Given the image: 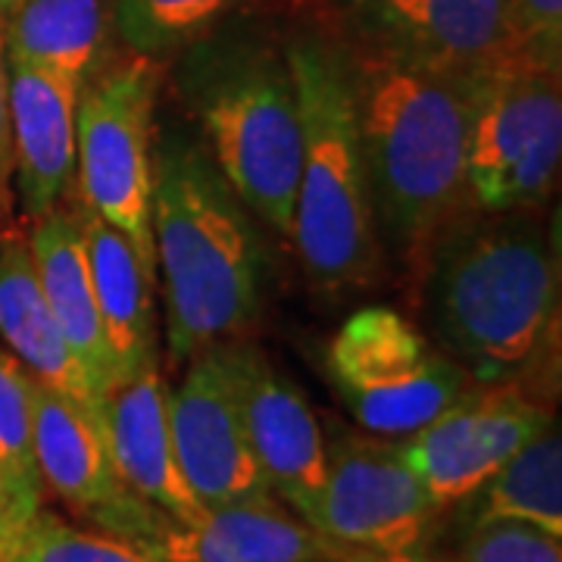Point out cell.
Returning a JSON list of instances; mask_svg holds the SVG:
<instances>
[{
    "label": "cell",
    "mask_w": 562,
    "mask_h": 562,
    "mask_svg": "<svg viewBox=\"0 0 562 562\" xmlns=\"http://www.w3.org/2000/svg\"><path fill=\"white\" fill-rule=\"evenodd\" d=\"M419 328L479 384L541 360L560 322V250L538 210H462L416 269Z\"/></svg>",
    "instance_id": "6da1fadb"
},
{
    "label": "cell",
    "mask_w": 562,
    "mask_h": 562,
    "mask_svg": "<svg viewBox=\"0 0 562 562\" xmlns=\"http://www.w3.org/2000/svg\"><path fill=\"white\" fill-rule=\"evenodd\" d=\"M150 225L172 357L244 338L269 301V241L201 132L184 122L166 125L154 147Z\"/></svg>",
    "instance_id": "7a4b0ae2"
},
{
    "label": "cell",
    "mask_w": 562,
    "mask_h": 562,
    "mask_svg": "<svg viewBox=\"0 0 562 562\" xmlns=\"http://www.w3.org/2000/svg\"><path fill=\"white\" fill-rule=\"evenodd\" d=\"M350 54L369 206L384 266L416 276L465 210V147L482 72H435Z\"/></svg>",
    "instance_id": "3957f363"
},
{
    "label": "cell",
    "mask_w": 562,
    "mask_h": 562,
    "mask_svg": "<svg viewBox=\"0 0 562 562\" xmlns=\"http://www.w3.org/2000/svg\"><path fill=\"white\" fill-rule=\"evenodd\" d=\"M301 103V172L291 247L325 297L369 288L384 269L362 166L350 54L335 35L284 41Z\"/></svg>",
    "instance_id": "277c9868"
},
{
    "label": "cell",
    "mask_w": 562,
    "mask_h": 562,
    "mask_svg": "<svg viewBox=\"0 0 562 562\" xmlns=\"http://www.w3.org/2000/svg\"><path fill=\"white\" fill-rule=\"evenodd\" d=\"M181 103L254 216L291 241L301 172V103L284 44L213 29L179 54Z\"/></svg>",
    "instance_id": "5b68a950"
},
{
    "label": "cell",
    "mask_w": 562,
    "mask_h": 562,
    "mask_svg": "<svg viewBox=\"0 0 562 562\" xmlns=\"http://www.w3.org/2000/svg\"><path fill=\"white\" fill-rule=\"evenodd\" d=\"M562 69L509 54L479 81L465 147V206L541 210L562 162Z\"/></svg>",
    "instance_id": "8992f818"
},
{
    "label": "cell",
    "mask_w": 562,
    "mask_h": 562,
    "mask_svg": "<svg viewBox=\"0 0 562 562\" xmlns=\"http://www.w3.org/2000/svg\"><path fill=\"white\" fill-rule=\"evenodd\" d=\"M325 369L362 431L391 441L413 438L479 384L416 322L387 306L344 322L328 341Z\"/></svg>",
    "instance_id": "52a82bcc"
},
{
    "label": "cell",
    "mask_w": 562,
    "mask_h": 562,
    "mask_svg": "<svg viewBox=\"0 0 562 562\" xmlns=\"http://www.w3.org/2000/svg\"><path fill=\"white\" fill-rule=\"evenodd\" d=\"M157 88V63L132 54L85 81L76 103L79 201L116 225L154 269L150 169Z\"/></svg>",
    "instance_id": "ba28073f"
},
{
    "label": "cell",
    "mask_w": 562,
    "mask_h": 562,
    "mask_svg": "<svg viewBox=\"0 0 562 562\" xmlns=\"http://www.w3.org/2000/svg\"><path fill=\"white\" fill-rule=\"evenodd\" d=\"M447 519V506L428 494L401 441L357 431L325 438V484L310 525L331 541L397 553L431 547Z\"/></svg>",
    "instance_id": "9c48e42d"
},
{
    "label": "cell",
    "mask_w": 562,
    "mask_h": 562,
    "mask_svg": "<svg viewBox=\"0 0 562 562\" xmlns=\"http://www.w3.org/2000/svg\"><path fill=\"white\" fill-rule=\"evenodd\" d=\"M347 50L435 72H482L513 54L506 0H328Z\"/></svg>",
    "instance_id": "30bf717a"
},
{
    "label": "cell",
    "mask_w": 562,
    "mask_h": 562,
    "mask_svg": "<svg viewBox=\"0 0 562 562\" xmlns=\"http://www.w3.org/2000/svg\"><path fill=\"white\" fill-rule=\"evenodd\" d=\"M550 422L547 401L519 382L475 384L401 447L428 494L453 509Z\"/></svg>",
    "instance_id": "8fae6325"
},
{
    "label": "cell",
    "mask_w": 562,
    "mask_h": 562,
    "mask_svg": "<svg viewBox=\"0 0 562 562\" xmlns=\"http://www.w3.org/2000/svg\"><path fill=\"white\" fill-rule=\"evenodd\" d=\"M179 387L166 394L181 479L203 509L272 501L260 462L244 435L241 413L220 344L188 357Z\"/></svg>",
    "instance_id": "7c38bea8"
},
{
    "label": "cell",
    "mask_w": 562,
    "mask_h": 562,
    "mask_svg": "<svg viewBox=\"0 0 562 562\" xmlns=\"http://www.w3.org/2000/svg\"><path fill=\"white\" fill-rule=\"evenodd\" d=\"M220 347L262 479L276 497L310 522L325 484V431L313 406L247 335Z\"/></svg>",
    "instance_id": "4fadbf2b"
},
{
    "label": "cell",
    "mask_w": 562,
    "mask_h": 562,
    "mask_svg": "<svg viewBox=\"0 0 562 562\" xmlns=\"http://www.w3.org/2000/svg\"><path fill=\"white\" fill-rule=\"evenodd\" d=\"M132 547L160 562H357L366 553L331 541L276 497L216 506L191 525L157 509Z\"/></svg>",
    "instance_id": "5bb4252c"
},
{
    "label": "cell",
    "mask_w": 562,
    "mask_h": 562,
    "mask_svg": "<svg viewBox=\"0 0 562 562\" xmlns=\"http://www.w3.org/2000/svg\"><path fill=\"white\" fill-rule=\"evenodd\" d=\"M166 394L169 387L162 379L160 357H154L135 375L120 379L103 391V435L120 482L176 522L191 525L206 509L194 501L191 487L181 479Z\"/></svg>",
    "instance_id": "9a60e30c"
},
{
    "label": "cell",
    "mask_w": 562,
    "mask_h": 562,
    "mask_svg": "<svg viewBox=\"0 0 562 562\" xmlns=\"http://www.w3.org/2000/svg\"><path fill=\"white\" fill-rule=\"evenodd\" d=\"M79 91L50 69L10 63L13 198L29 222L60 206L72 191Z\"/></svg>",
    "instance_id": "2e32d148"
},
{
    "label": "cell",
    "mask_w": 562,
    "mask_h": 562,
    "mask_svg": "<svg viewBox=\"0 0 562 562\" xmlns=\"http://www.w3.org/2000/svg\"><path fill=\"white\" fill-rule=\"evenodd\" d=\"M35 462L44 487L101 528L132 491L120 482L101 409L35 379Z\"/></svg>",
    "instance_id": "e0dca14e"
},
{
    "label": "cell",
    "mask_w": 562,
    "mask_h": 562,
    "mask_svg": "<svg viewBox=\"0 0 562 562\" xmlns=\"http://www.w3.org/2000/svg\"><path fill=\"white\" fill-rule=\"evenodd\" d=\"M76 210H79L94 303H98L106 350L113 360V375H116L113 382H120L157 357V319H154L157 269L140 257L135 244L116 225H110L81 201Z\"/></svg>",
    "instance_id": "ac0fdd59"
},
{
    "label": "cell",
    "mask_w": 562,
    "mask_h": 562,
    "mask_svg": "<svg viewBox=\"0 0 562 562\" xmlns=\"http://www.w3.org/2000/svg\"><path fill=\"white\" fill-rule=\"evenodd\" d=\"M29 247L38 272V284L44 301L50 306L54 319L60 325L63 338L72 347L76 360L81 362L88 382L94 387L98 401L103 391L113 384V360L103 338L88 257H85V238L76 206H54L29 225Z\"/></svg>",
    "instance_id": "d6986e66"
},
{
    "label": "cell",
    "mask_w": 562,
    "mask_h": 562,
    "mask_svg": "<svg viewBox=\"0 0 562 562\" xmlns=\"http://www.w3.org/2000/svg\"><path fill=\"white\" fill-rule=\"evenodd\" d=\"M0 338L38 382L101 409L81 362L44 301L29 232L16 225H7L0 235Z\"/></svg>",
    "instance_id": "ffe728a7"
},
{
    "label": "cell",
    "mask_w": 562,
    "mask_h": 562,
    "mask_svg": "<svg viewBox=\"0 0 562 562\" xmlns=\"http://www.w3.org/2000/svg\"><path fill=\"white\" fill-rule=\"evenodd\" d=\"M113 35L110 0H20L3 22L7 63L50 69L79 88L113 63Z\"/></svg>",
    "instance_id": "44dd1931"
},
{
    "label": "cell",
    "mask_w": 562,
    "mask_h": 562,
    "mask_svg": "<svg viewBox=\"0 0 562 562\" xmlns=\"http://www.w3.org/2000/svg\"><path fill=\"white\" fill-rule=\"evenodd\" d=\"M460 528L484 519H522L562 538V435L557 419L516 450L487 482L457 503Z\"/></svg>",
    "instance_id": "7402d4cb"
},
{
    "label": "cell",
    "mask_w": 562,
    "mask_h": 562,
    "mask_svg": "<svg viewBox=\"0 0 562 562\" xmlns=\"http://www.w3.org/2000/svg\"><path fill=\"white\" fill-rule=\"evenodd\" d=\"M247 0H110L113 29L138 57L160 63L225 25Z\"/></svg>",
    "instance_id": "603a6c76"
},
{
    "label": "cell",
    "mask_w": 562,
    "mask_h": 562,
    "mask_svg": "<svg viewBox=\"0 0 562 562\" xmlns=\"http://www.w3.org/2000/svg\"><path fill=\"white\" fill-rule=\"evenodd\" d=\"M35 375L0 347V469L25 494L44 497L35 462Z\"/></svg>",
    "instance_id": "cb8c5ba5"
},
{
    "label": "cell",
    "mask_w": 562,
    "mask_h": 562,
    "mask_svg": "<svg viewBox=\"0 0 562 562\" xmlns=\"http://www.w3.org/2000/svg\"><path fill=\"white\" fill-rule=\"evenodd\" d=\"M13 562H160L106 531H81L57 513L38 509Z\"/></svg>",
    "instance_id": "d4e9b609"
},
{
    "label": "cell",
    "mask_w": 562,
    "mask_h": 562,
    "mask_svg": "<svg viewBox=\"0 0 562 562\" xmlns=\"http://www.w3.org/2000/svg\"><path fill=\"white\" fill-rule=\"evenodd\" d=\"M562 538L522 519H484L460 528L453 562H562Z\"/></svg>",
    "instance_id": "484cf974"
},
{
    "label": "cell",
    "mask_w": 562,
    "mask_h": 562,
    "mask_svg": "<svg viewBox=\"0 0 562 562\" xmlns=\"http://www.w3.org/2000/svg\"><path fill=\"white\" fill-rule=\"evenodd\" d=\"M513 54L562 69V0H506Z\"/></svg>",
    "instance_id": "4316f807"
},
{
    "label": "cell",
    "mask_w": 562,
    "mask_h": 562,
    "mask_svg": "<svg viewBox=\"0 0 562 562\" xmlns=\"http://www.w3.org/2000/svg\"><path fill=\"white\" fill-rule=\"evenodd\" d=\"M41 501L44 497L25 494L20 484L0 469V562H13V557L20 553L29 525L38 516Z\"/></svg>",
    "instance_id": "83f0119b"
},
{
    "label": "cell",
    "mask_w": 562,
    "mask_h": 562,
    "mask_svg": "<svg viewBox=\"0 0 562 562\" xmlns=\"http://www.w3.org/2000/svg\"><path fill=\"white\" fill-rule=\"evenodd\" d=\"M13 125H10V63L0 22V222L13 225Z\"/></svg>",
    "instance_id": "f1b7e54d"
},
{
    "label": "cell",
    "mask_w": 562,
    "mask_h": 562,
    "mask_svg": "<svg viewBox=\"0 0 562 562\" xmlns=\"http://www.w3.org/2000/svg\"><path fill=\"white\" fill-rule=\"evenodd\" d=\"M362 562H453L450 557H441L431 547H416V550H397V553H366Z\"/></svg>",
    "instance_id": "f546056e"
},
{
    "label": "cell",
    "mask_w": 562,
    "mask_h": 562,
    "mask_svg": "<svg viewBox=\"0 0 562 562\" xmlns=\"http://www.w3.org/2000/svg\"><path fill=\"white\" fill-rule=\"evenodd\" d=\"M20 0H0V22H7V16H10V10L16 7Z\"/></svg>",
    "instance_id": "4dcf8cb0"
},
{
    "label": "cell",
    "mask_w": 562,
    "mask_h": 562,
    "mask_svg": "<svg viewBox=\"0 0 562 562\" xmlns=\"http://www.w3.org/2000/svg\"><path fill=\"white\" fill-rule=\"evenodd\" d=\"M362 557H366V553H362ZM362 557H360V560H357V562H362Z\"/></svg>",
    "instance_id": "1f68e13d"
}]
</instances>
